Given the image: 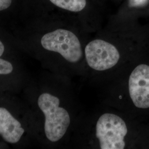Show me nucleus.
<instances>
[{"label": "nucleus", "mask_w": 149, "mask_h": 149, "mask_svg": "<svg viewBox=\"0 0 149 149\" xmlns=\"http://www.w3.org/2000/svg\"><path fill=\"white\" fill-rule=\"evenodd\" d=\"M24 133L22 124L10 112L3 107H0V134L6 142L16 144Z\"/></svg>", "instance_id": "nucleus-5"}, {"label": "nucleus", "mask_w": 149, "mask_h": 149, "mask_svg": "<svg viewBox=\"0 0 149 149\" xmlns=\"http://www.w3.org/2000/svg\"><path fill=\"white\" fill-rule=\"evenodd\" d=\"M40 43L45 50L59 55L71 74L86 77L85 47L80 37L71 31L59 28L45 34Z\"/></svg>", "instance_id": "nucleus-4"}, {"label": "nucleus", "mask_w": 149, "mask_h": 149, "mask_svg": "<svg viewBox=\"0 0 149 149\" xmlns=\"http://www.w3.org/2000/svg\"><path fill=\"white\" fill-rule=\"evenodd\" d=\"M98 85L103 104L130 116L134 109H149V65H128Z\"/></svg>", "instance_id": "nucleus-2"}, {"label": "nucleus", "mask_w": 149, "mask_h": 149, "mask_svg": "<svg viewBox=\"0 0 149 149\" xmlns=\"http://www.w3.org/2000/svg\"><path fill=\"white\" fill-rule=\"evenodd\" d=\"M60 8L73 12L82 11L86 6V0H49Z\"/></svg>", "instance_id": "nucleus-6"}, {"label": "nucleus", "mask_w": 149, "mask_h": 149, "mask_svg": "<svg viewBox=\"0 0 149 149\" xmlns=\"http://www.w3.org/2000/svg\"><path fill=\"white\" fill-rule=\"evenodd\" d=\"M62 99L56 94L44 92L38 98V106L44 115V132L51 143L63 140L70 130L74 131L77 118L81 112L77 107L63 105Z\"/></svg>", "instance_id": "nucleus-3"}, {"label": "nucleus", "mask_w": 149, "mask_h": 149, "mask_svg": "<svg viewBox=\"0 0 149 149\" xmlns=\"http://www.w3.org/2000/svg\"><path fill=\"white\" fill-rule=\"evenodd\" d=\"M5 52V46L2 42L0 40V57Z\"/></svg>", "instance_id": "nucleus-10"}, {"label": "nucleus", "mask_w": 149, "mask_h": 149, "mask_svg": "<svg viewBox=\"0 0 149 149\" xmlns=\"http://www.w3.org/2000/svg\"><path fill=\"white\" fill-rule=\"evenodd\" d=\"M73 133L81 149H125L132 144L130 117L104 104L92 112H81Z\"/></svg>", "instance_id": "nucleus-1"}, {"label": "nucleus", "mask_w": 149, "mask_h": 149, "mask_svg": "<svg viewBox=\"0 0 149 149\" xmlns=\"http://www.w3.org/2000/svg\"><path fill=\"white\" fill-rule=\"evenodd\" d=\"M12 0H0V11L8 8L11 5Z\"/></svg>", "instance_id": "nucleus-9"}, {"label": "nucleus", "mask_w": 149, "mask_h": 149, "mask_svg": "<svg viewBox=\"0 0 149 149\" xmlns=\"http://www.w3.org/2000/svg\"><path fill=\"white\" fill-rule=\"evenodd\" d=\"M13 70L12 64L8 61L0 58V74H8Z\"/></svg>", "instance_id": "nucleus-7"}, {"label": "nucleus", "mask_w": 149, "mask_h": 149, "mask_svg": "<svg viewBox=\"0 0 149 149\" xmlns=\"http://www.w3.org/2000/svg\"><path fill=\"white\" fill-rule=\"evenodd\" d=\"M148 0H129V6L132 7H138L145 5Z\"/></svg>", "instance_id": "nucleus-8"}]
</instances>
